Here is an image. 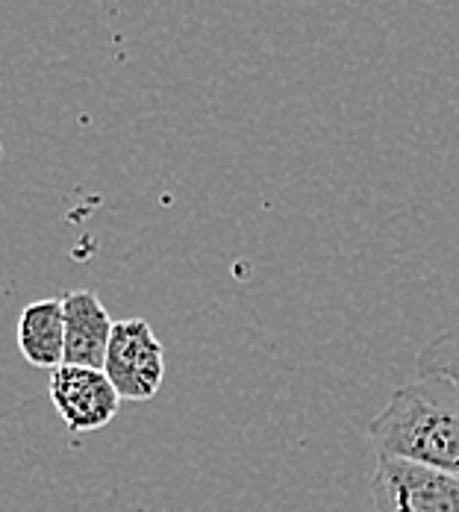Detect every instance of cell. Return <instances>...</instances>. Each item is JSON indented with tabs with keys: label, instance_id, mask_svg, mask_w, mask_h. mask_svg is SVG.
I'll use <instances>...</instances> for the list:
<instances>
[{
	"label": "cell",
	"instance_id": "obj_1",
	"mask_svg": "<svg viewBox=\"0 0 459 512\" xmlns=\"http://www.w3.org/2000/svg\"><path fill=\"white\" fill-rule=\"evenodd\" d=\"M377 457L407 460L459 477V386L418 377L401 386L368 421Z\"/></svg>",
	"mask_w": 459,
	"mask_h": 512
},
{
	"label": "cell",
	"instance_id": "obj_2",
	"mask_svg": "<svg viewBox=\"0 0 459 512\" xmlns=\"http://www.w3.org/2000/svg\"><path fill=\"white\" fill-rule=\"evenodd\" d=\"M103 374L121 401H151L165 380V348L145 318L112 324Z\"/></svg>",
	"mask_w": 459,
	"mask_h": 512
},
{
	"label": "cell",
	"instance_id": "obj_3",
	"mask_svg": "<svg viewBox=\"0 0 459 512\" xmlns=\"http://www.w3.org/2000/svg\"><path fill=\"white\" fill-rule=\"evenodd\" d=\"M368 489L377 512H459V477L418 462L377 457Z\"/></svg>",
	"mask_w": 459,
	"mask_h": 512
},
{
	"label": "cell",
	"instance_id": "obj_4",
	"mask_svg": "<svg viewBox=\"0 0 459 512\" xmlns=\"http://www.w3.org/2000/svg\"><path fill=\"white\" fill-rule=\"evenodd\" d=\"M51 404L71 433H95L106 427L118 410L121 398L112 389L103 368L59 365L51 371Z\"/></svg>",
	"mask_w": 459,
	"mask_h": 512
},
{
	"label": "cell",
	"instance_id": "obj_5",
	"mask_svg": "<svg viewBox=\"0 0 459 512\" xmlns=\"http://www.w3.org/2000/svg\"><path fill=\"white\" fill-rule=\"evenodd\" d=\"M62 318H65V365L103 368L112 315L101 298L89 289H71L62 295Z\"/></svg>",
	"mask_w": 459,
	"mask_h": 512
},
{
	"label": "cell",
	"instance_id": "obj_6",
	"mask_svg": "<svg viewBox=\"0 0 459 512\" xmlns=\"http://www.w3.org/2000/svg\"><path fill=\"white\" fill-rule=\"evenodd\" d=\"M18 351L33 368H59L65 362V318L62 298H42L21 309L15 327Z\"/></svg>",
	"mask_w": 459,
	"mask_h": 512
},
{
	"label": "cell",
	"instance_id": "obj_7",
	"mask_svg": "<svg viewBox=\"0 0 459 512\" xmlns=\"http://www.w3.org/2000/svg\"><path fill=\"white\" fill-rule=\"evenodd\" d=\"M418 377H445L459 386V324L433 336L415 357Z\"/></svg>",
	"mask_w": 459,
	"mask_h": 512
},
{
	"label": "cell",
	"instance_id": "obj_8",
	"mask_svg": "<svg viewBox=\"0 0 459 512\" xmlns=\"http://www.w3.org/2000/svg\"><path fill=\"white\" fill-rule=\"evenodd\" d=\"M0 159H3V142H0Z\"/></svg>",
	"mask_w": 459,
	"mask_h": 512
}]
</instances>
